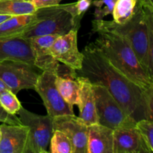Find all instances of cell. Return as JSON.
<instances>
[{"label": "cell", "mask_w": 153, "mask_h": 153, "mask_svg": "<svg viewBox=\"0 0 153 153\" xmlns=\"http://www.w3.org/2000/svg\"><path fill=\"white\" fill-rule=\"evenodd\" d=\"M117 0H94L92 4L95 6L94 19H103L108 15L111 14Z\"/></svg>", "instance_id": "cb8c5ba5"}, {"label": "cell", "mask_w": 153, "mask_h": 153, "mask_svg": "<svg viewBox=\"0 0 153 153\" xmlns=\"http://www.w3.org/2000/svg\"><path fill=\"white\" fill-rule=\"evenodd\" d=\"M98 123L114 130L134 127L137 121L128 116L109 91L100 84L92 83Z\"/></svg>", "instance_id": "5b68a950"}, {"label": "cell", "mask_w": 153, "mask_h": 153, "mask_svg": "<svg viewBox=\"0 0 153 153\" xmlns=\"http://www.w3.org/2000/svg\"><path fill=\"white\" fill-rule=\"evenodd\" d=\"M137 0H117L112 15L116 23L123 25L128 22L135 12Z\"/></svg>", "instance_id": "ffe728a7"}, {"label": "cell", "mask_w": 153, "mask_h": 153, "mask_svg": "<svg viewBox=\"0 0 153 153\" xmlns=\"http://www.w3.org/2000/svg\"><path fill=\"white\" fill-rule=\"evenodd\" d=\"M92 25L112 30L125 37L143 70L153 79V9L143 8L137 3L134 15L126 23L94 19Z\"/></svg>", "instance_id": "7a4b0ae2"}, {"label": "cell", "mask_w": 153, "mask_h": 153, "mask_svg": "<svg viewBox=\"0 0 153 153\" xmlns=\"http://www.w3.org/2000/svg\"><path fill=\"white\" fill-rule=\"evenodd\" d=\"M78 31L72 29L55 39L50 48L51 55L58 62L74 70L82 67L84 55L78 48Z\"/></svg>", "instance_id": "9c48e42d"}, {"label": "cell", "mask_w": 153, "mask_h": 153, "mask_svg": "<svg viewBox=\"0 0 153 153\" xmlns=\"http://www.w3.org/2000/svg\"><path fill=\"white\" fill-rule=\"evenodd\" d=\"M79 84V98L77 106L79 110V117L88 126L97 123L95 98L92 83L88 79L77 76Z\"/></svg>", "instance_id": "2e32d148"}, {"label": "cell", "mask_w": 153, "mask_h": 153, "mask_svg": "<svg viewBox=\"0 0 153 153\" xmlns=\"http://www.w3.org/2000/svg\"><path fill=\"white\" fill-rule=\"evenodd\" d=\"M88 153H114V130L100 123L88 126Z\"/></svg>", "instance_id": "5bb4252c"}, {"label": "cell", "mask_w": 153, "mask_h": 153, "mask_svg": "<svg viewBox=\"0 0 153 153\" xmlns=\"http://www.w3.org/2000/svg\"><path fill=\"white\" fill-rule=\"evenodd\" d=\"M11 17V16H8V15H1L0 14V23L4 22V20L7 19L8 18Z\"/></svg>", "instance_id": "f1b7e54d"}, {"label": "cell", "mask_w": 153, "mask_h": 153, "mask_svg": "<svg viewBox=\"0 0 153 153\" xmlns=\"http://www.w3.org/2000/svg\"><path fill=\"white\" fill-rule=\"evenodd\" d=\"M66 69L64 72L61 65L59 66L55 78V85L66 102L73 107L79 102V84L76 71L68 67Z\"/></svg>", "instance_id": "e0dca14e"}, {"label": "cell", "mask_w": 153, "mask_h": 153, "mask_svg": "<svg viewBox=\"0 0 153 153\" xmlns=\"http://www.w3.org/2000/svg\"><path fill=\"white\" fill-rule=\"evenodd\" d=\"M82 53V67L79 70H75L76 76L86 78L91 83L104 86L126 113L135 121L146 119V90L141 89L117 70L94 43L87 45Z\"/></svg>", "instance_id": "6da1fadb"}, {"label": "cell", "mask_w": 153, "mask_h": 153, "mask_svg": "<svg viewBox=\"0 0 153 153\" xmlns=\"http://www.w3.org/2000/svg\"><path fill=\"white\" fill-rule=\"evenodd\" d=\"M21 124L28 127V139L25 153H47L53 133L52 118L49 115H39L22 106L17 114Z\"/></svg>", "instance_id": "8992f818"}, {"label": "cell", "mask_w": 153, "mask_h": 153, "mask_svg": "<svg viewBox=\"0 0 153 153\" xmlns=\"http://www.w3.org/2000/svg\"><path fill=\"white\" fill-rule=\"evenodd\" d=\"M53 131H62L70 139L73 153H88V126L75 114L61 115L52 118Z\"/></svg>", "instance_id": "30bf717a"}, {"label": "cell", "mask_w": 153, "mask_h": 153, "mask_svg": "<svg viewBox=\"0 0 153 153\" xmlns=\"http://www.w3.org/2000/svg\"><path fill=\"white\" fill-rule=\"evenodd\" d=\"M36 9L40 7H49V6L56 5L61 3L63 0H29Z\"/></svg>", "instance_id": "4316f807"}, {"label": "cell", "mask_w": 153, "mask_h": 153, "mask_svg": "<svg viewBox=\"0 0 153 153\" xmlns=\"http://www.w3.org/2000/svg\"><path fill=\"white\" fill-rule=\"evenodd\" d=\"M35 15L23 14L13 16L0 23V38L17 37L35 22Z\"/></svg>", "instance_id": "ac0fdd59"}, {"label": "cell", "mask_w": 153, "mask_h": 153, "mask_svg": "<svg viewBox=\"0 0 153 153\" xmlns=\"http://www.w3.org/2000/svg\"><path fill=\"white\" fill-rule=\"evenodd\" d=\"M135 128L140 133L147 147L153 152V121L142 119L136 122Z\"/></svg>", "instance_id": "603a6c76"}, {"label": "cell", "mask_w": 153, "mask_h": 153, "mask_svg": "<svg viewBox=\"0 0 153 153\" xmlns=\"http://www.w3.org/2000/svg\"><path fill=\"white\" fill-rule=\"evenodd\" d=\"M0 104L8 114L13 115L17 114L22 105L16 97L10 90H5L0 93Z\"/></svg>", "instance_id": "7402d4cb"}, {"label": "cell", "mask_w": 153, "mask_h": 153, "mask_svg": "<svg viewBox=\"0 0 153 153\" xmlns=\"http://www.w3.org/2000/svg\"><path fill=\"white\" fill-rule=\"evenodd\" d=\"M26 1H29V0H26Z\"/></svg>", "instance_id": "4dcf8cb0"}, {"label": "cell", "mask_w": 153, "mask_h": 153, "mask_svg": "<svg viewBox=\"0 0 153 153\" xmlns=\"http://www.w3.org/2000/svg\"><path fill=\"white\" fill-rule=\"evenodd\" d=\"M40 69L34 64L15 60L0 61V79L11 92L34 89L40 76Z\"/></svg>", "instance_id": "52a82bcc"}, {"label": "cell", "mask_w": 153, "mask_h": 153, "mask_svg": "<svg viewBox=\"0 0 153 153\" xmlns=\"http://www.w3.org/2000/svg\"><path fill=\"white\" fill-rule=\"evenodd\" d=\"M57 74L56 70L42 71L34 88L43 100L47 115L51 118L61 115L75 114L73 107L66 102L55 85Z\"/></svg>", "instance_id": "ba28073f"}, {"label": "cell", "mask_w": 153, "mask_h": 153, "mask_svg": "<svg viewBox=\"0 0 153 153\" xmlns=\"http://www.w3.org/2000/svg\"><path fill=\"white\" fill-rule=\"evenodd\" d=\"M51 153H73V146L70 139L62 131L55 130L49 141Z\"/></svg>", "instance_id": "44dd1931"}, {"label": "cell", "mask_w": 153, "mask_h": 153, "mask_svg": "<svg viewBox=\"0 0 153 153\" xmlns=\"http://www.w3.org/2000/svg\"><path fill=\"white\" fill-rule=\"evenodd\" d=\"M36 8L26 0H0V14L18 16L34 13Z\"/></svg>", "instance_id": "d6986e66"}, {"label": "cell", "mask_w": 153, "mask_h": 153, "mask_svg": "<svg viewBox=\"0 0 153 153\" xmlns=\"http://www.w3.org/2000/svg\"><path fill=\"white\" fill-rule=\"evenodd\" d=\"M0 128L1 131L0 153H25L28 133L26 126L2 123Z\"/></svg>", "instance_id": "4fadbf2b"}, {"label": "cell", "mask_w": 153, "mask_h": 153, "mask_svg": "<svg viewBox=\"0 0 153 153\" xmlns=\"http://www.w3.org/2000/svg\"><path fill=\"white\" fill-rule=\"evenodd\" d=\"M0 123L12 124V125H19L21 124L19 117L16 115L8 114L0 104Z\"/></svg>", "instance_id": "484cf974"}, {"label": "cell", "mask_w": 153, "mask_h": 153, "mask_svg": "<svg viewBox=\"0 0 153 153\" xmlns=\"http://www.w3.org/2000/svg\"><path fill=\"white\" fill-rule=\"evenodd\" d=\"M15 60L33 64L29 42L22 37L0 38V61Z\"/></svg>", "instance_id": "9a60e30c"}, {"label": "cell", "mask_w": 153, "mask_h": 153, "mask_svg": "<svg viewBox=\"0 0 153 153\" xmlns=\"http://www.w3.org/2000/svg\"><path fill=\"white\" fill-rule=\"evenodd\" d=\"M58 34H49V35L35 36L26 39L29 42L33 55V64L43 70H56L59 69V62L55 59L51 55L50 48Z\"/></svg>", "instance_id": "8fae6325"}, {"label": "cell", "mask_w": 153, "mask_h": 153, "mask_svg": "<svg viewBox=\"0 0 153 153\" xmlns=\"http://www.w3.org/2000/svg\"><path fill=\"white\" fill-rule=\"evenodd\" d=\"M114 153H152L134 127L114 130Z\"/></svg>", "instance_id": "7c38bea8"}, {"label": "cell", "mask_w": 153, "mask_h": 153, "mask_svg": "<svg viewBox=\"0 0 153 153\" xmlns=\"http://www.w3.org/2000/svg\"><path fill=\"white\" fill-rule=\"evenodd\" d=\"M93 0H78L74 2L72 8V15L74 20L75 26L79 30L81 26V20L82 17L92 4Z\"/></svg>", "instance_id": "d4e9b609"}, {"label": "cell", "mask_w": 153, "mask_h": 153, "mask_svg": "<svg viewBox=\"0 0 153 153\" xmlns=\"http://www.w3.org/2000/svg\"><path fill=\"white\" fill-rule=\"evenodd\" d=\"M92 26L97 34L94 45L117 70L144 91L153 87V79L143 70L125 37L112 30Z\"/></svg>", "instance_id": "3957f363"}, {"label": "cell", "mask_w": 153, "mask_h": 153, "mask_svg": "<svg viewBox=\"0 0 153 153\" xmlns=\"http://www.w3.org/2000/svg\"><path fill=\"white\" fill-rule=\"evenodd\" d=\"M1 128H0V140H1Z\"/></svg>", "instance_id": "f546056e"}, {"label": "cell", "mask_w": 153, "mask_h": 153, "mask_svg": "<svg viewBox=\"0 0 153 153\" xmlns=\"http://www.w3.org/2000/svg\"><path fill=\"white\" fill-rule=\"evenodd\" d=\"M5 90H9L8 88L6 86L5 84L2 82V81L0 79V93L2 92V91H5Z\"/></svg>", "instance_id": "83f0119b"}, {"label": "cell", "mask_w": 153, "mask_h": 153, "mask_svg": "<svg viewBox=\"0 0 153 153\" xmlns=\"http://www.w3.org/2000/svg\"><path fill=\"white\" fill-rule=\"evenodd\" d=\"M34 13L35 22L17 37L28 39L49 34L63 35L70 30L76 29L73 15L69 10V4L40 7L36 9Z\"/></svg>", "instance_id": "277c9868"}]
</instances>
